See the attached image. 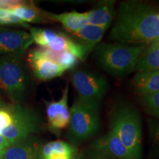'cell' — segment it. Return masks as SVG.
I'll return each instance as SVG.
<instances>
[{
  "label": "cell",
  "mask_w": 159,
  "mask_h": 159,
  "mask_svg": "<svg viewBox=\"0 0 159 159\" xmlns=\"http://www.w3.org/2000/svg\"><path fill=\"white\" fill-rule=\"evenodd\" d=\"M109 37L116 43L131 46H148L159 40V11L142 1L122 2Z\"/></svg>",
  "instance_id": "1"
},
{
  "label": "cell",
  "mask_w": 159,
  "mask_h": 159,
  "mask_svg": "<svg viewBox=\"0 0 159 159\" xmlns=\"http://www.w3.org/2000/svg\"><path fill=\"white\" fill-rule=\"evenodd\" d=\"M147 46L100 42L93 50V57L100 68L115 77H125L135 71L139 57Z\"/></svg>",
  "instance_id": "2"
},
{
  "label": "cell",
  "mask_w": 159,
  "mask_h": 159,
  "mask_svg": "<svg viewBox=\"0 0 159 159\" xmlns=\"http://www.w3.org/2000/svg\"><path fill=\"white\" fill-rule=\"evenodd\" d=\"M110 130H113L134 159H142V120L139 111L130 102H121L111 114Z\"/></svg>",
  "instance_id": "3"
},
{
  "label": "cell",
  "mask_w": 159,
  "mask_h": 159,
  "mask_svg": "<svg viewBox=\"0 0 159 159\" xmlns=\"http://www.w3.org/2000/svg\"><path fill=\"white\" fill-rule=\"evenodd\" d=\"M100 105L77 97L70 108L66 138L71 144L80 145L93 138L100 128Z\"/></svg>",
  "instance_id": "4"
},
{
  "label": "cell",
  "mask_w": 159,
  "mask_h": 159,
  "mask_svg": "<svg viewBox=\"0 0 159 159\" xmlns=\"http://www.w3.org/2000/svg\"><path fill=\"white\" fill-rule=\"evenodd\" d=\"M28 77L22 62V55L0 57V92L14 104H20L27 94Z\"/></svg>",
  "instance_id": "5"
},
{
  "label": "cell",
  "mask_w": 159,
  "mask_h": 159,
  "mask_svg": "<svg viewBox=\"0 0 159 159\" xmlns=\"http://www.w3.org/2000/svg\"><path fill=\"white\" fill-rule=\"evenodd\" d=\"M12 116L11 124L2 131L1 134L11 144L19 142L42 130L41 116L33 109L21 104L5 105Z\"/></svg>",
  "instance_id": "6"
},
{
  "label": "cell",
  "mask_w": 159,
  "mask_h": 159,
  "mask_svg": "<svg viewBox=\"0 0 159 159\" xmlns=\"http://www.w3.org/2000/svg\"><path fill=\"white\" fill-rule=\"evenodd\" d=\"M71 81L80 98L101 105L108 89V82L103 75L87 69L71 70Z\"/></svg>",
  "instance_id": "7"
},
{
  "label": "cell",
  "mask_w": 159,
  "mask_h": 159,
  "mask_svg": "<svg viewBox=\"0 0 159 159\" xmlns=\"http://www.w3.org/2000/svg\"><path fill=\"white\" fill-rule=\"evenodd\" d=\"M68 99L69 85L66 84L58 100L45 101L49 128L53 134H58L63 129L68 127L70 119Z\"/></svg>",
  "instance_id": "8"
},
{
  "label": "cell",
  "mask_w": 159,
  "mask_h": 159,
  "mask_svg": "<svg viewBox=\"0 0 159 159\" xmlns=\"http://www.w3.org/2000/svg\"><path fill=\"white\" fill-rule=\"evenodd\" d=\"M33 43L30 33L24 30L0 27V56L24 55Z\"/></svg>",
  "instance_id": "9"
},
{
  "label": "cell",
  "mask_w": 159,
  "mask_h": 159,
  "mask_svg": "<svg viewBox=\"0 0 159 159\" xmlns=\"http://www.w3.org/2000/svg\"><path fill=\"white\" fill-rule=\"evenodd\" d=\"M90 147L111 159H134L119 137L111 130L94 139Z\"/></svg>",
  "instance_id": "10"
},
{
  "label": "cell",
  "mask_w": 159,
  "mask_h": 159,
  "mask_svg": "<svg viewBox=\"0 0 159 159\" xmlns=\"http://www.w3.org/2000/svg\"><path fill=\"white\" fill-rule=\"evenodd\" d=\"M28 61L34 76L41 81L50 80L64 73L57 63L37 54L34 49L29 53Z\"/></svg>",
  "instance_id": "11"
},
{
  "label": "cell",
  "mask_w": 159,
  "mask_h": 159,
  "mask_svg": "<svg viewBox=\"0 0 159 159\" xmlns=\"http://www.w3.org/2000/svg\"><path fill=\"white\" fill-rule=\"evenodd\" d=\"M43 145L34 136L12 144L5 151L2 159H41Z\"/></svg>",
  "instance_id": "12"
},
{
  "label": "cell",
  "mask_w": 159,
  "mask_h": 159,
  "mask_svg": "<svg viewBox=\"0 0 159 159\" xmlns=\"http://www.w3.org/2000/svg\"><path fill=\"white\" fill-rule=\"evenodd\" d=\"M113 0L99 1L92 9L85 12L88 24L108 30L116 15Z\"/></svg>",
  "instance_id": "13"
},
{
  "label": "cell",
  "mask_w": 159,
  "mask_h": 159,
  "mask_svg": "<svg viewBox=\"0 0 159 159\" xmlns=\"http://www.w3.org/2000/svg\"><path fill=\"white\" fill-rule=\"evenodd\" d=\"M44 16L47 20L59 22L66 30L71 34L76 33L88 24L85 12L80 13L77 11H71L57 14L44 11Z\"/></svg>",
  "instance_id": "14"
},
{
  "label": "cell",
  "mask_w": 159,
  "mask_h": 159,
  "mask_svg": "<svg viewBox=\"0 0 159 159\" xmlns=\"http://www.w3.org/2000/svg\"><path fill=\"white\" fill-rule=\"evenodd\" d=\"M106 30L102 27L87 24L76 33H73L72 35L77 40L75 41L82 46L89 55L101 42Z\"/></svg>",
  "instance_id": "15"
},
{
  "label": "cell",
  "mask_w": 159,
  "mask_h": 159,
  "mask_svg": "<svg viewBox=\"0 0 159 159\" xmlns=\"http://www.w3.org/2000/svg\"><path fill=\"white\" fill-rule=\"evenodd\" d=\"M132 88L139 96L159 91V70L138 72L132 80Z\"/></svg>",
  "instance_id": "16"
},
{
  "label": "cell",
  "mask_w": 159,
  "mask_h": 159,
  "mask_svg": "<svg viewBox=\"0 0 159 159\" xmlns=\"http://www.w3.org/2000/svg\"><path fill=\"white\" fill-rule=\"evenodd\" d=\"M156 70H159V40L145 47L135 68L136 73Z\"/></svg>",
  "instance_id": "17"
},
{
  "label": "cell",
  "mask_w": 159,
  "mask_h": 159,
  "mask_svg": "<svg viewBox=\"0 0 159 159\" xmlns=\"http://www.w3.org/2000/svg\"><path fill=\"white\" fill-rule=\"evenodd\" d=\"M7 11L12 12L26 23L43 24L48 22V20L44 16V11L37 7L33 2H20L17 5Z\"/></svg>",
  "instance_id": "18"
},
{
  "label": "cell",
  "mask_w": 159,
  "mask_h": 159,
  "mask_svg": "<svg viewBox=\"0 0 159 159\" xmlns=\"http://www.w3.org/2000/svg\"><path fill=\"white\" fill-rule=\"evenodd\" d=\"M40 53L43 57L57 63L63 70H73L77 67L80 60L69 51L55 52L47 48H41Z\"/></svg>",
  "instance_id": "19"
},
{
  "label": "cell",
  "mask_w": 159,
  "mask_h": 159,
  "mask_svg": "<svg viewBox=\"0 0 159 159\" xmlns=\"http://www.w3.org/2000/svg\"><path fill=\"white\" fill-rule=\"evenodd\" d=\"M41 159H43L51 155H69L77 156V149L71 143L63 141H54L43 145L41 148Z\"/></svg>",
  "instance_id": "20"
},
{
  "label": "cell",
  "mask_w": 159,
  "mask_h": 159,
  "mask_svg": "<svg viewBox=\"0 0 159 159\" xmlns=\"http://www.w3.org/2000/svg\"><path fill=\"white\" fill-rule=\"evenodd\" d=\"M140 103L148 115L159 119V91L140 97Z\"/></svg>",
  "instance_id": "21"
},
{
  "label": "cell",
  "mask_w": 159,
  "mask_h": 159,
  "mask_svg": "<svg viewBox=\"0 0 159 159\" xmlns=\"http://www.w3.org/2000/svg\"><path fill=\"white\" fill-rule=\"evenodd\" d=\"M21 25L28 27L27 23L25 22L11 11L5 9H0V25Z\"/></svg>",
  "instance_id": "22"
},
{
  "label": "cell",
  "mask_w": 159,
  "mask_h": 159,
  "mask_svg": "<svg viewBox=\"0 0 159 159\" xmlns=\"http://www.w3.org/2000/svg\"><path fill=\"white\" fill-rule=\"evenodd\" d=\"M148 128L152 144L159 152V119H148Z\"/></svg>",
  "instance_id": "23"
},
{
  "label": "cell",
  "mask_w": 159,
  "mask_h": 159,
  "mask_svg": "<svg viewBox=\"0 0 159 159\" xmlns=\"http://www.w3.org/2000/svg\"><path fill=\"white\" fill-rule=\"evenodd\" d=\"M76 159H111L108 156H105L102 152H99L94 149L89 148H83L77 154Z\"/></svg>",
  "instance_id": "24"
},
{
  "label": "cell",
  "mask_w": 159,
  "mask_h": 159,
  "mask_svg": "<svg viewBox=\"0 0 159 159\" xmlns=\"http://www.w3.org/2000/svg\"><path fill=\"white\" fill-rule=\"evenodd\" d=\"M12 116L5 106L0 108V134L2 131L11 124Z\"/></svg>",
  "instance_id": "25"
},
{
  "label": "cell",
  "mask_w": 159,
  "mask_h": 159,
  "mask_svg": "<svg viewBox=\"0 0 159 159\" xmlns=\"http://www.w3.org/2000/svg\"><path fill=\"white\" fill-rule=\"evenodd\" d=\"M11 144L7 139H5L2 135L0 134V152H5V151L10 148Z\"/></svg>",
  "instance_id": "26"
},
{
  "label": "cell",
  "mask_w": 159,
  "mask_h": 159,
  "mask_svg": "<svg viewBox=\"0 0 159 159\" xmlns=\"http://www.w3.org/2000/svg\"><path fill=\"white\" fill-rule=\"evenodd\" d=\"M77 156H69V155H51L43 159H76Z\"/></svg>",
  "instance_id": "27"
},
{
  "label": "cell",
  "mask_w": 159,
  "mask_h": 159,
  "mask_svg": "<svg viewBox=\"0 0 159 159\" xmlns=\"http://www.w3.org/2000/svg\"><path fill=\"white\" fill-rule=\"evenodd\" d=\"M4 154H5V152H0V159H2V158H3V156H4Z\"/></svg>",
  "instance_id": "28"
}]
</instances>
